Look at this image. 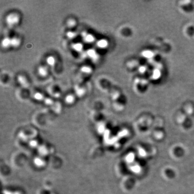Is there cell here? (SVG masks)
I'll use <instances>...</instances> for the list:
<instances>
[{"instance_id": "6da1fadb", "label": "cell", "mask_w": 194, "mask_h": 194, "mask_svg": "<svg viewBox=\"0 0 194 194\" xmlns=\"http://www.w3.org/2000/svg\"><path fill=\"white\" fill-rule=\"evenodd\" d=\"M20 16L16 13H11L7 16L6 21L8 27H12L20 22Z\"/></svg>"}, {"instance_id": "7a4b0ae2", "label": "cell", "mask_w": 194, "mask_h": 194, "mask_svg": "<svg viewBox=\"0 0 194 194\" xmlns=\"http://www.w3.org/2000/svg\"><path fill=\"white\" fill-rule=\"evenodd\" d=\"M86 53L87 57H89L91 58V60H93V62H97L99 60V56L95 50L92 49H89L87 50Z\"/></svg>"}, {"instance_id": "3957f363", "label": "cell", "mask_w": 194, "mask_h": 194, "mask_svg": "<svg viewBox=\"0 0 194 194\" xmlns=\"http://www.w3.org/2000/svg\"><path fill=\"white\" fill-rule=\"evenodd\" d=\"M82 37L83 38L84 41L87 43H92L95 41V38L92 34L87 33L85 31L82 33Z\"/></svg>"}, {"instance_id": "277c9868", "label": "cell", "mask_w": 194, "mask_h": 194, "mask_svg": "<svg viewBox=\"0 0 194 194\" xmlns=\"http://www.w3.org/2000/svg\"><path fill=\"white\" fill-rule=\"evenodd\" d=\"M17 81L19 84L21 85V86L23 88L26 89L29 87V83L25 77L22 75H19L17 77Z\"/></svg>"}, {"instance_id": "5b68a950", "label": "cell", "mask_w": 194, "mask_h": 194, "mask_svg": "<svg viewBox=\"0 0 194 194\" xmlns=\"http://www.w3.org/2000/svg\"><path fill=\"white\" fill-rule=\"evenodd\" d=\"M38 73L42 77H46L48 74V71L46 66H41L38 68Z\"/></svg>"}, {"instance_id": "8992f818", "label": "cell", "mask_w": 194, "mask_h": 194, "mask_svg": "<svg viewBox=\"0 0 194 194\" xmlns=\"http://www.w3.org/2000/svg\"><path fill=\"white\" fill-rule=\"evenodd\" d=\"M97 46L98 48H100V49H105L108 46V42L106 39H100L97 42Z\"/></svg>"}, {"instance_id": "52a82bcc", "label": "cell", "mask_w": 194, "mask_h": 194, "mask_svg": "<svg viewBox=\"0 0 194 194\" xmlns=\"http://www.w3.org/2000/svg\"><path fill=\"white\" fill-rule=\"evenodd\" d=\"M21 44V40L17 38L13 37L11 39V46L15 48H18Z\"/></svg>"}, {"instance_id": "ba28073f", "label": "cell", "mask_w": 194, "mask_h": 194, "mask_svg": "<svg viewBox=\"0 0 194 194\" xmlns=\"http://www.w3.org/2000/svg\"><path fill=\"white\" fill-rule=\"evenodd\" d=\"M2 47L5 49L8 48L11 46V39L9 37H5L2 41Z\"/></svg>"}, {"instance_id": "9c48e42d", "label": "cell", "mask_w": 194, "mask_h": 194, "mask_svg": "<svg viewBox=\"0 0 194 194\" xmlns=\"http://www.w3.org/2000/svg\"><path fill=\"white\" fill-rule=\"evenodd\" d=\"M72 48L74 51L77 52H82L83 51V45L81 43H76L73 44Z\"/></svg>"}, {"instance_id": "30bf717a", "label": "cell", "mask_w": 194, "mask_h": 194, "mask_svg": "<svg viewBox=\"0 0 194 194\" xmlns=\"http://www.w3.org/2000/svg\"><path fill=\"white\" fill-rule=\"evenodd\" d=\"M75 92H76L77 95L79 97H82L85 95V90L82 87H76L75 89Z\"/></svg>"}, {"instance_id": "8fae6325", "label": "cell", "mask_w": 194, "mask_h": 194, "mask_svg": "<svg viewBox=\"0 0 194 194\" xmlns=\"http://www.w3.org/2000/svg\"><path fill=\"white\" fill-rule=\"evenodd\" d=\"M81 70L82 73H86V74H90L92 71L91 68L89 66H83V67L81 68Z\"/></svg>"}, {"instance_id": "7c38bea8", "label": "cell", "mask_w": 194, "mask_h": 194, "mask_svg": "<svg viewBox=\"0 0 194 194\" xmlns=\"http://www.w3.org/2000/svg\"><path fill=\"white\" fill-rule=\"evenodd\" d=\"M74 99H75V98L73 95H68L65 97V100L66 103H68V104H71L74 102Z\"/></svg>"}, {"instance_id": "4fadbf2b", "label": "cell", "mask_w": 194, "mask_h": 194, "mask_svg": "<svg viewBox=\"0 0 194 194\" xmlns=\"http://www.w3.org/2000/svg\"><path fill=\"white\" fill-rule=\"evenodd\" d=\"M46 62H47L49 65L53 66L55 65V64L56 63V60H55V59L53 56H50L48 57L46 59Z\"/></svg>"}, {"instance_id": "5bb4252c", "label": "cell", "mask_w": 194, "mask_h": 194, "mask_svg": "<svg viewBox=\"0 0 194 194\" xmlns=\"http://www.w3.org/2000/svg\"><path fill=\"white\" fill-rule=\"evenodd\" d=\"M33 97H34V98L36 99V100H38V101H42V100H44V97L43 95L42 94V93H39V92H37V93H36L34 95H33Z\"/></svg>"}, {"instance_id": "9a60e30c", "label": "cell", "mask_w": 194, "mask_h": 194, "mask_svg": "<svg viewBox=\"0 0 194 194\" xmlns=\"http://www.w3.org/2000/svg\"><path fill=\"white\" fill-rule=\"evenodd\" d=\"M76 24V22L73 19H70L67 22V25L69 28H73Z\"/></svg>"}, {"instance_id": "2e32d148", "label": "cell", "mask_w": 194, "mask_h": 194, "mask_svg": "<svg viewBox=\"0 0 194 194\" xmlns=\"http://www.w3.org/2000/svg\"><path fill=\"white\" fill-rule=\"evenodd\" d=\"M66 36H67V37H68L69 39H73V38H74L76 37L77 33L75 32H73V31H68L66 33Z\"/></svg>"}, {"instance_id": "e0dca14e", "label": "cell", "mask_w": 194, "mask_h": 194, "mask_svg": "<svg viewBox=\"0 0 194 194\" xmlns=\"http://www.w3.org/2000/svg\"><path fill=\"white\" fill-rule=\"evenodd\" d=\"M44 102H45V103L46 105H52V103H53V101L50 98H45L44 99Z\"/></svg>"}]
</instances>
